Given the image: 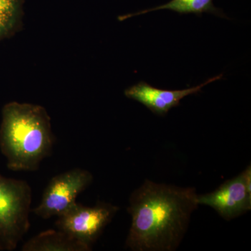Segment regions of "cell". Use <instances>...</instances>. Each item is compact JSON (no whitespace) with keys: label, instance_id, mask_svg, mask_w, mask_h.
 Masks as SVG:
<instances>
[{"label":"cell","instance_id":"6","mask_svg":"<svg viewBox=\"0 0 251 251\" xmlns=\"http://www.w3.org/2000/svg\"><path fill=\"white\" fill-rule=\"evenodd\" d=\"M198 204L211 206L224 219H235L251 209V166L213 192L198 195Z\"/></svg>","mask_w":251,"mask_h":251},{"label":"cell","instance_id":"8","mask_svg":"<svg viewBox=\"0 0 251 251\" xmlns=\"http://www.w3.org/2000/svg\"><path fill=\"white\" fill-rule=\"evenodd\" d=\"M23 251H90L85 244L59 229H48L23 244Z\"/></svg>","mask_w":251,"mask_h":251},{"label":"cell","instance_id":"7","mask_svg":"<svg viewBox=\"0 0 251 251\" xmlns=\"http://www.w3.org/2000/svg\"><path fill=\"white\" fill-rule=\"evenodd\" d=\"M223 74L212 77L201 85L180 90H161L141 81L125 91L127 98L133 99L143 104L153 113L164 116L172 108L179 105L185 97L201 92L202 87L214 81L221 80Z\"/></svg>","mask_w":251,"mask_h":251},{"label":"cell","instance_id":"1","mask_svg":"<svg viewBox=\"0 0 251 251\" xmlns=\"http://www.w3.org/2000/svg\"><path fill=\"white\" fill-rule=\"evenodd\" d=\"M196 188L146 180L130 195L131 225L126 247L133 251H174L197 209Z\"/></svg>","mask_w":251,"mask_h":251},{"label":"cell","instance_id":"5","mask_svg":"<svg viewBox=\"0 0 251 251\" xmlns=\"http://www.w3.org/2000/svg\"><path fill=\"white\" fill-rule=\"evenodd\" d=\"M90 171L81 168L56 175L49 181L44 190L39 205L33 213L43 219L59 216L76 202V198L93 181Z\"/></svg>","mask_w":251,"mask_h":251},{"label":"cell","instance_id":"9","mask_svg":"<svg viewBox=\"0 0 251 251\" xmlns=\"http://www.w3.org/2000/svg\"><path fill=\"white\" fill-rule=\"evenodd\" d=\"M166 9L175 11L179 14H194L201 16L204 13H208V14L216 15L219 17L226 18V15L224 14L221 9L215 7L213 4V0H171L166 4L151 8V9L143 10L134 14L126 15V16H121L119 19L120 21H123L133 16Z\"/></svg>","mask_w":251,"mask_h":251},{"label":"cell","instance_id":"4","mask_svg":"<svg viewBox=\"0 0 251 251\" xmlns=\"http://www.w3.org/2000/svg\"><path fill=\"white\" fill-rule=\"evenodd\" d=\"M119 210L111 203L99 202L95 206H87L75 202L57 216L55 226L92 249Z\"/></svg>","mask_w":251,"mask_h":251},{"label":"cell","instance_id":"10","mask_svg":"<svg viewBox=\"0 0 251 251\" xmlns=\"http://www.w3.org/2000/svg\"><path fill=\"white\" fill-rule=\"evenodd\" d=\"M19 10L18 0H0V36L7 34L16 25Z\"/></svg>","mask_w":251,"mask_h":251},{"label":"cell","instance_id":"2","mask_svg":"<svg viewBox=\"0 0 251 251\" xmlns=\"http://www.w3.org/2000/svg\"><path fill=\"white\" fill-rule=\"evenodd\" d=\"M54 138L44 107L11 102L3 108L0 150L12 171H36L52 153Z\"/></svg>","mask_w":251,"mask_h":251},{"label":"cell","instance_id":"3","mask_svg":"<svg viewBox=\"0 0 251 251\" xmlns=\"http://www.w3.org/2000/svg\"><path fill=\"white\" fill-rule=\"evenodd\" d=\"M31 200L27 181L0 175V251H14L27 233Z\"/></svg>","mask_w":251,"mask_h":251}]
</instances>
